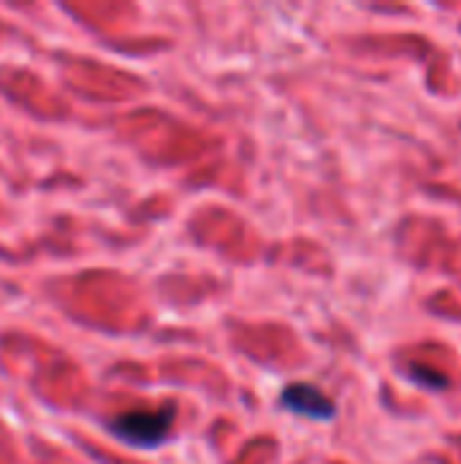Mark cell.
<instances>
[{
    "label": "cell",
    "mask_w": 461,
    "mask_h": 464,
    "mask_svg": "<svg viewBox=\"0 0 461 464\" xmlns=\"http://www.w3.org/2000/svg\"><path fill=\"white\" fill-rule=\"evenodd\" d=\"M174 424V411L160 413H125L111 421V432L136 449H155L160 446Z\"/></svg>",
    "instance_id": "obj_1"
},
{
    "label": "cell",
    "mask_w": 461,
    "mask_h": 464,
    "mask_svg": "<svg viewBox=\"0 0 461 464\" xmlns=\"http://www.w3.org/2000/svg\"><path fill=\"white\" fill-rule=\"evenodd\" d=\"M283 402L293 411V413H302V416H310V419H331L334 416V402L318 392L315 386H307V383H291L285 392H283Z\"/></svg>",
    "instance_id": "obj_2"
}]
</instances>
